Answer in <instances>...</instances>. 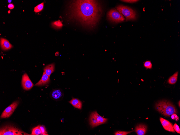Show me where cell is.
<instances>
[{
  "mask_svg": "<svg viewBox=\"0 0 180 135\" xmlns=\"http://www.w3.org/2000/svg\"><path fill=\"white\" fill-rule=\"evenodd\" d=\"M19 102L17 100L13 103L7 107L2 114L1 118H6L9 117L13 113L19 104Z\"/></svg>",
  "mask_w": 180,
  "mask_h": 135,
  "instance_id": "cell-6",
  "label": "cell"
},
{
  "mask_svg": "<svg viewBox=\"0 0 180 135\" xmlns=\"http://www.w3.org/2000/svg\"><path fill=\"white\" fill-rule=\"evenodd\" d=\"M11 2V1H8V2L9 3H10V2Z\"/></svg>",
  "mask_w": 180,
  "mask_h": 135,
  "instance_id": "cell-31",
  "label": "cell"
},
{
  "mask_svg": "<svg viewBox=\"0 0 180 135\" xmlns=\"http://www.w3.org/2000/svg\"><path fill=\"white\" fill-rule=\"evenodd\" d=\"M115 8L120 13L125 17L127 21L136 19V12L132 8L122 5L117 6Z\"/></svg>",
  "mask_w": 180,
  "mask_h": 135,
  "instance_id": "cell-3",
  "label": "cell"
},
{
  "mask_svg": "<svg viewBox=\"0 0 180 135\" xmlns=\"http://www.w3.org/2000/svg\"><path fill=\"white\" fill-rule=\"evenodd\" d=\"M134 131L129 132L118 131L116 132L114 134L115 135H127Z\"/></svg>",
  "mask_w": 180,
  "mask_h": 135,
  "instance_id": "cell-22",
  "label": "cell"
},
{
  "mask_svg": "<svg viewBox=\"0 0 180 135\" xmlns=\"http://www.w3.org/2000/svg\"><path fill=\"white\" fill-rule=\"evenodd\" d=\"M8 13H10V11H8Z\"/></svg>",
  "mask_w": 180,
  "mask_h": 135,
  "instance_id": "cell-29",
  "label": "cell"
},
{
  "mask_svg": "<svg viewBox=\"0 0 180 135\" xmlns=\"http://www.w3.org/2000/svg\"><path fill=\"white\" fill-rule=\"evenodd\" d=\"M107 17L111 21L115 23L123 22L125 20L124 17L115 8L111 9L108 12Z\"/></svg>",
  "mask_w": 180,
  "mask_h": 135,
  "instance_id": "cell-5",
  "label": "cell"
},
{
  "mask_svg": "<svg viewBox=\"0 0 180 135\" xmlns=\"http://www.w3.org/2000/svg\"><path fill=\"white\" fill-rule=\"evenodd\" d=\"M173 128L174 130L177 133L180 134V130L179 126L176 123H175L173 126Z\"/></svg>",
  "mask_w": 180,
  "mask_h": 135,
  "instance_id": "cell-24",
  "label": "cell"
},
{
  "mask_svg": "<svg viewBox=\"0 0 180 135\" xmlns=\"http://www.w3.org/2000/svg\"><path fill=\"white\" fill-rule=\"evenodd\" d=\"M89 120L90 124L92 128L99 126L96 119L93 113L90 115Z\"/></svg>",
  "mask_w": 180,
  "mask_h": 135,
  "instance_id": "cell-16",
  "label": "cell"
},
{
  "mask_svg": "<svg viewBox=\"0 0 180 135\" xmlns=\"http://www.w3.org/2000/svg\"><path fill=\"white\" fill-rule=\"evenodd\" d=\"M144 66L147 69H152V64L150 61H146V62L144 63Z\"/></svg>",
  "mask_w": 180,
  "mask_h": 135,
  "instance_id": "cell-21",
  "label": "cell"
},
{
  "mask_svg": "<svg viewBox=\"0 0 180 135\" xmlns=\"http://www.w3.org/2000/svg\"><path fill=\"white\" fill-rule=\"evenodd\" d=\"M93 113L99 125L105 123L108 120L107 119L104 118L99 115L96 112H94Z\"/></svg>",
  "mask_w": 180,
  "mask_h": 135,
  "instance_id": "cell-15",
  "label": "cell"
},
{
  "mask_svg": "<svg viewBox=\"0 0 180 135\" xmlns=\"http://www.w3.org/2000/svg\"><path fill=\"white\" fill-rule=\"evenodd\" d=\"M55 65L54 63L47 65L43 69L44 72L50 77L55 71Z\"/></svg>",
  "mask_w": 180,
  "mask_h": 135,
  "instance_id": "cell-13",
  "label": "cell"
},
{
  "mask_svg": "<svg viewBox=\"0 0 180 135\" xmlns=\"http://www.w3.org/2000/svg\"><path fill=\"white\" fill-rule=\"evenodd\" d=\"M68 7L69 16L84 27L92 29L99 22L103 14L100 4L96 1H75Z\"/></svg>",
  "mask_w": 180,
  "mask_h": 135,
  "instance_id": "cell-1",
  "label": "cell"
},
{
  "mask_svg": "<svg viewBox=\"0 0 180 135\" xmlns=\"http://www.w3.org/2000/svg\"><path fill=\"white\" fill-rule=\"evenodd\" d=\"M44 5V3H42L35 7L34 8V12L35 13H38V12L41 11L43 9Z\"/></svg>",
  "mask_w": 180,
  "mask_h": 135,
  "instance_id": "cell-20",
  "label": "cell"
},
{
  "mask_svg": "<svg viewBox=\"0 0 180 135\" xmlns=\"http://www.w3.org/2000/svg\"><path fill=\"white\" fill-rule=\"evenodd\" d=\"M21 84L24 90H28L31 89L34 85L27 73H25L22 76Z\"/></svg>",
  "mask_w": 180,
  "mask_h": 135,
  "instance_id": "cell-7",
  "label": "cell"
},
{
  "mask_svg": "<svg viewBox=\"0 0 180 135\" xmlns=\"http://www.w3.org/2000/svg\"><path fill=\"white\" fill-rule=\"evenodd\" d=\"M1 45L2 49L3 51L10 50L13 47L8 41L2 38L1 39Z\"/></svg>",
  "mask_w": 180,
  "mask_h": 135,
  "instance_id": "cell-12",
  "label": "cell"
},
{
  "mask_svg": "<svg viewBox=\"0 0 180 135\" xmlns=\"http://www.w3.org/2000/svg\"><path fill=\"white\" fill-rule=\"evenodd\" d=\"M52 27L55 29H59L62 28L63 24L62 22L60 20L56 21L52 23Z\"/></svg>",
  "mask_w": 180,
  "mask_h": 135,
  "instance_id": "cell-18",
  "label": "cell"
},
{
  "mask_svg": "<svg viewBox=\"0 0 180 135\" xmlns=\"http://www.w3.org/2000/svg\"><path fill=\"white\" fill-rule=\"evenodd\" d=\"M1 135H28L30 134L23 132L13 126H6L1 128Z\"/></svg>",
  "mask_w": 180,
  "mask_h": 135,
  "instance_id": "cell-4",
  "label": "cell"
},
{
  "mask_svg": "<svg viewBox=\"0 0 180 135\" xmlns=\"http://www.w3.org/2000/svg\"><path fill=\"white\" fill-rule=\"evenodd\" d=\"M50 81V77L47 75L44 72L41 79L35 85L37 86H42L49 83Z\"/></svg>",
  "mask_w": 180,
  "mask_h": 135,
  "instance_id": "cell-10",
  "label": "cell"
},
{
  "mask_svg": "<svg viewBox=\"0 0 180 135\" xmlns=\"http://www.w3.org/2000/svg\"><path fill=\"white\" fill-rule=\"evenodd\" d=\"M69 102L74 107L79 109H81L82 107V102L78 99L73 98Z\"/></svg>",
  "mask_w": 180,
  "mask_h": 135,
  "instance_id": "cell-14",
  "label": "cell"
},
{
  "mask_svg": "<svg viewBox=\"0 0 180 135\" xmlns=\"http://www.w3.org/2000/svg\"><path fill=\"white\" fill-rule=\"evenodd\" d=\"M31 135H42V132L40 126L33 128L32 131Z\"/></svg>",
  "mask_w": 180,
  "mask_h": 135,
  "instance_id": "cell-19",
  "label": "cell"
},
{
  "mask_svg": "<svg viewBox=\"0 0 180 135\" xmlns=\"http://www.w3.org/2000/svg\"><path fill=\"white\" fill-rule=\"evenodd\" d=\"M171 118L173 119L176 120L177 121L179 120V118L176 114H173L171 116Z\"/></svg>",
  "mask_w": 180,
  "mask_h": 135,
  "instance_id": "cell-26",
  "label": "cell"
},
{
  "mask_svg": "<svg viewBox=\"0 0 180 135\" xmlns=\"http://www.w3.org/2000/svg\"><path fill=\"white\" fill-rule=\"evenodd\" d=\"M59 52H57L55 53V55L56 56H58L59 55Z\"/></svg>",
  "mask_w": 180,
  "mask_h": 135,
  "instance_id": "cell-28",
  "label": "cell"
},
{
  "mask_svg": "<svg viewBox=\"0 0 180 135\" xmlns=\"http://www.w3.org/2000/svg\"><path fill=\"white\" fill-rule=\"evenodd\" d=\"M160 120L163 127L165 130L169 132H175L173 125L171 122L161 117L160 118Z\"/></svg>",
  "mask_w": 180,
  "mask_h": 135,
  "instance_id": "cell-9",
  "label": "cell"
},
{
  "mask_svg": "<svg viewBox=\"0 0 180 135\" xmlns=\"http://www.w3.org/2000/svg\"><path fill=\"white\" fill-rule=\"evenodd\" d=\"M147 130V127L146 125L143 124L137 125L135 128V132L138 135H145Z\"/></svg>",
  "mask_w": 180,
  "mask_h": 135,
  "instance_id": "cell-11",
  "label": "cell"
},
{
  "mask_svg": "<svg viewBox=\"0 0 180 135\" xmlns=\"http://www.w3.org/2000/svg\"><path fill=\"white\" fill-rule=\"evenodd\" d=\"M121 1L128 3H136L139 1H137V0H129V1H128V0L125 1H125Z\"/></svg>",
  "mask_w": 180,
  "mask_h": 135,
  "instance_id": "cell-25",
  "label": "cell"
},
{
  "mask_svg": "<svg viewBox=\"0 0 180 135\" xmlns=\"http://www.w3.org/2000/svg\"><path fill=\"white\" fill-rule=\"evenodd\" d=\"M155 108L157 111L166 117H169L177 113L176 107L170 101L162 100L157 102L155 104Z\"/></svg>",
  "mask_w": 180,
  "mask_h": 135,
  "instance_id": "cell-2",
  "label": "cell"
},
{
  "mask_svg": "<svg viewBox=\"0 0 180 135\" xmlns=\"http://www.w3.org/2000/svg\"><path fill=\"white\" fill-rule=\"evenodd\" d=\"M64 95L63 91L60 89L53 90L50 94V97L52 99L56 101H60L62 100Z\"/></svg>",
  "mask_w": 180,
  "mask_h": 135,
  "instance_id": "cell-8",
  "label": "cell"
},
{
  "mask_svg": "<svg viewBox=\"0 0 180 135\" xmlns=\"http://www.w3.org/2000/svg\"><path fill=\"white\" fill-rule=\"evenodd\" d=\"M40 126L42 132V135H48L44 126Z\"/></svg>",
  "mask_w": 180,
  "mask_h": 135,
  "instance_id": "cell-23",
  "label": "cell"
},
{
  "mask_svg": "<svg viewBox=\"0 0 180 135\" xmlns=\"http://www.w3.org/2000/svg\"><path fill=\"white\" fill-rule=\"evenodd\" d=\"M178 73V72H177L173 75L168 80V83L171 84H175L177 80Z\"/></svg>",
  "mask_w": 180,
  "mask_h": 135,
  "instance_id": "cell-17",
  "label": "cell"
},
{
  "mask_svg": "<svg viewBox=\"0 0 180 135\" xmlns=\"http://www.w3.org/2000/svg\"><path fill=\"white\" fill-rule=\"evenodd\" d=\"M179 107H180V101H179Z\"/></svg>",
  "mask_w": 180,
  "mask_h": 135,
  "instance_id": "cell-30",
  "label": "cell"
},
{
  "mask_svg": "<svg viewBox=\"0 0 180 135\" xmlns=\"http://www.w3.org/2000/svg\"><path fill=\"white\" fill-rule=\"evenodd\" d=\"M14 5L11 3L9 4L8 5V8L11 9H13L14 8Z\"/></svg>",
  "mask_w": 180,
  "mask_h": 135,
  "instance_id": "cell-27",
  "label": "cell"
}]
</instances>
